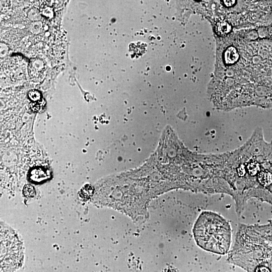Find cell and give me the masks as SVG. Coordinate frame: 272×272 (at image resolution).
<instances>
[{"instance_id":"10","label":"cell","mask_w":272,"mask_h":272,"mask_svg":"<svg viewBox=\"0 0 272 272\" xmlns=\"http://www.w3.org/2000/svg\"><path fill=\"white\" fill-rule=\"evenodd\" d=\"M164 272H178L176 269L173 268H168Z\"/></svg>"},{"instance_id":"8","label":"cell","mask_w":272,"mask_h":272,"mask_svg":"<svg viewBox=\"0 0 272 272\" xmlns=\"http://www.w3.org/2000/svg\"><path fill=\"white\" fill-rule=\"evenodd\" d=\"M29 97L33 101H37L40 99L41 95L40 93L37 90H31L29 92Z\"/></svg>"},{"instance_id":"2","label":"cell","mask_w":272,"mask_h":272,"mask_svg":"<svg viewBox=\"0 0 272 272\" xmlns=\"http://www.w3.org/2000/svg\"><path fill=\"white\" fill-rule=\"evenodd\" d=\"M197 245L215 254H228L231 244L232 228L229 222L218 213H201L192 230Z\"/></svg>"},{"instance_id":"5","label":"cell","mask_w":272,"mask_h":272,"mask_svg":"<svg viewBox=\"0 0 272 272\" xmlns=\"http://www.w3.org/2000/svg\"><path fill=\"white\" fill-rule=\"evenodd\" d=\"M238 54L235 48L231 46L228 47L224 54V59L226 64H232L237 61Z\"/></svg>"},{"instance_id":"11","label":"cell","mask_w":272,"mask_h":272,"mask_svg":"<svg viewBox=\"0 0 272 272\" xmlns=\"http://www.w3.org/2000/svg\"><path fill=\"white\" fill-rule=\"evenodd\" d=\"M234 2L235 1H225V4H226V5H227L228 4H229L228 6H232L234 3Z\"/></svg>"},{"instance_id":"1","label":"cell","mask_w":272,"mask_h":272,"mask_svg":"<svg viewBox=\"0 0 272 272\" xmlns=\"http://www.w3.org/2000/svg\"><path fill=\"white\" fill-rule=\"evenodd\" d=\"M227 260L246 272H272V223L240 224Z\"/></svg>"},{"instance_id":"4","label":"cell","mask_w":272,"mask_h":272,"mask_svg":"<svg viewBox=\"0 0 272 272\" xmlns=\"http://www.w3.org/2000/svg\"><path fill=\"white\" fill-rule=\"evenodd\" d=\"M50 172L45 168L35 167L29 173V178L33 182H40L50 177Z\"/></svg>"},{"instance_id":"3","label":"cell","mask_w":272,"mask_h":272,"mask_svg":"<svg viewBox=\"0 0 272 272\" xmlns=\"http://www.w3.org/2000/svg\"><path fill=\"white\" fill-rule=\"evenodd\" d=\"M22 243L15 231L1 222V272H14L23 263Z\"/></svg>"},{"instance_id":"9","label":"cell","mask_w":272,"mask_h":272,"mask_svg":"<svg viewBox=\"0 0 272 272\" xmlns=\"http://www.w3.org/2000/svg\"><path fill=\"white\" fill-rule=\"evenodd\" d=\"M229 25L227 23H221L220 26H219V29L220 30L221 32L227 33L229 31Z\"/></svg>"},{"instance_id":"6","label":"cell","mask_w":272,"mask_h":272,"mask_svg":"<svg viewBox=\"0 0 272 272\" xmlns=\"http://www.w3.org/2000/svg\"><path fill=\"white\" fill-rule=\"evenodd\" d=\"M23 193L27 197H33L35 195V190L33 186L26 184L23 187Z\"/></svg>"},{"instance_id":"7","label":"cell","mask_w":272,"mask_h":272,"mask_svg":"<svg viewBox=\"0 0 272 272\" xmlns=\"http://www.w3.org/2000/svg\"><path fill=\"white\" fill-rule=\"evenodd\" d=\"M93 192V189L89 185H85L81 190L80 196L83 199H88Z\"/></svg>"}]
</instances>
